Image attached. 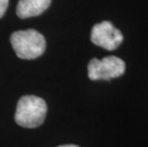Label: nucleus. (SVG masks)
Listing matches in <instances>:
<instances>
[{
	"mask_svg": "<svg viewBox=\"0 0 148 147\" xmlns=\"http://www.w3.org/2000/svg\"><path fill=\"white\" fill-rule=\"evenodd\" d=\"M47 104L44 99L36 96L20 98L14 115L15 122L25 128H36L45 120Z\"/></svg>",
	"mask_w": 148,
	"mask_h": 147,
	"instance_id": "f257e3e1",
	"label": "nucleus"
},
{
	"mask_svg": "<svg viewBox=\"0 0 148 147\" xmlns=\"http://www.w3.org/2000/svg\"><path fill=\"white\" fill-rule=\"evenodd\" d=\"M11 43L16 55L22 59H34L46 50L45 37L34 29L17 31L11 36Z\"/></svg>",
	"mask_w": 148,
	"mask_h": 147,
	"instance_id": "f03ea898",
	"label": "nucleus"
},
{
	"mask_svg": "<svg viewBox=\"0 0 148 147\" xmlns=\"http://www.w3.org/2000/svg\"><path fill=\"white\" fill-rule=\"evenodd\" d=\"M125 63L119 57L110 55L102 59L93 58L88 64V77L91 80H110L122 76Z\"/></svg>",
	"mask_w": 148,
	"mask_h": 147,
	"instance_id": "7ed1b4c3",
	"label": "nucleus"
},
{
	"mask_svg": "<svg viewBox=\"0 0 148 147\" xmlns=\"http://www.w3.org/2000/svg\"><path fill=\"white\" fill-rule=\"evenodd\" d=\"M91 41L108 51L116 50L123 41V36L109 21L96 24L91 32Z\"/></svg>",
	"mask_w": 148,
	"mask_h": 147,
	"instance_id": "20e7f679",
	"label": "nucleus"
},
{
	"mask_svg": "<svg viewBox=\"0 0 148 147\" xmlns=\"http://www.w3.org/2000/svg\"><path fill=\"white\" fill-rule=\"evenodd\" d=\"M52 0H19L16 14L20 18H28L41 14L49 8Z\"/></svg>",
	"mask_w": 148,
	"mask_h": 147,
	"instance_id": "39448f33",
	"label": "nucleus"
},
{
	"mask_svg": "<svg viewBox=\"0 0 148 147\" xmlns=\"http://www.w3.org/2000/svg\"><path fill=\"white\" fill-rule=\"evenodd\" d=\"M9 0H0V18H1L7 11Z\"/></svg>",
	"mask_w": 148,
	"mask_h": 147,
	"instance_id": "423d86ee",
	"label": "nucleus"
},
{
	"mask_svg": "<svg viewBox=\"0 0 148 147\" xmlns=\"http://www.w3.org/2000/svg\"><path fill=\"white\" fill-rule=\"evenodd\" d=\"M58 147H79L77 145H74V144H65V145H59Z\"/></svg>",
	"mask_w": 148,
	"mask_h": 147,
	"instance_id": "0eeeda50",
	"label": "nucleus"
}]
</instances>
